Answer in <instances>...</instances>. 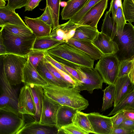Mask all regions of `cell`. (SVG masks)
<instances>
[{
  "instance_id": "8992f818",
  "label": "cell",
  "mask_w": 134,
  "mask_h": 134,
  "mask_svg": "<svg viewBox=\"0 0 134 134\" xmlns=\"http://www.w3.org/2000/svg\"><path fill=\"white\" fill-rule=\"evenodd\" d=\"M113 40L118 46L119 50L115 54L120 61L134 58V26L131 23H126L122 34H117Z\"/></svg>"
},
{
  "instance_id": "74e56055",
  "label": "cell",
  "mask_w": 134,
  "mask_h": 134,
  "mask_svg": "<svg viewBox=\"0 0 134 134\" xmlns=\"http://www.w3.org/2000/svg\"><path fill=\"white\" fill-rule=\"evenodd\" d=\"M45 51L33 49L28 55L30 62L36 69L40 62L44 58Z\"/></svg>"
},
{
  "instance_id": "6da1fadb",
  "label": "cell",
  "mask_w": 134,
  "mask_h": 134,
  "mask_svg": "<svg viewBox=\"0 0 134 134\" xmlns=\"http://www.w3.org/2000/svg\"><path fill=\"white\" fill-rule=\"evenodd\" d=\"M44 96L62 105H66L81 111L89 105L88 101L80 94L77 87H68L48 84L43 86Z\"/></svg>"
},
{
  "instance_id": "2e32d148",
  "label": "cell",
  "mask_w": 134,
  "mask_h": 134,
  "mask_svg": "<svg viewBox=\"0 0 134 134\" xmlns=\"http://www.w3.org/2000/svg\"><path fill=\"white\" fill-rule=\"evenodd\" d=\"M92 42L103 55L115 54L119 50L116 43L101 32H99Z\"/></svg>"
},
{
  "instance_id": "ee69618b",
  "label": "cell",
  "mask_w": 134,
  "mask_h": 134,
  "mask_svg": "<svg viewBox=\"0 0 134 134\" xmlns=\"http://www.w3.org/2000/svg\"><path fill=\"white\" fill-rule=\"evenodd\" d=\"M29 0H8L7 6L15 10L25 7Z\"/></svg>"
},
{
  "instance_id": "836d02e7",
  "label": "cell",
  "mask_w": 134,
  "mask_h": 134,
  "mask_svg": "<svg viewBox=\"0 0 134 134\" xmlns=\"http://www.w3.org/2000/svg\"><path fill=\"white\" fill-rule=\"evenodd\" d=\"M122 8L126 21L131 23L134 22V2L133 0H124Z\"/></svg>"
},
{
  "instance_id": "d590c367",
  "label": "cell",
  "mask_w": 134,
  "mask_h": 134,
  "mask_svg": "<svg viewBox=\"0 0 134 134\" xmlns=\"http://www.w3.org/2000/svg\"><path fill=\"white\" fill-rule=\"evenodd\" d=\"M114 19L116 25L117 34L121 35L126 23L123 11L122 5L118 7Z\"/></svg>"
},
{
  "instance_id": "30bf717a",
  "label": "cell",
  "mask_w": 134,
  "mask_h": 134,
  "mask_svg": "<svg viewBox=\"0 0 134 134\" xmlns=\"http://www.w3.org/2000/svg\"><path fill=\"white\" fill-rule=\"evenodd\" d=\"M61 105L59 103L49 99L44 96L39 123L56 126L57 114Z\"/></svg>"
},
{
  "instance_id": "1f68e13d",
  "label": "cell",
  "mask_w": 134,
  "mask_h": 134,
  "mask_svg": "<svg viewBox=\"0 0 134 134\" xmlns=\"http://www.w3.org/2000/svg\"><path fill=\"white\" fill-rule=\"evenodd\" d=\"M115 90L114 84L109 85L108 86L103 90L104 94L102 111H105L113 105L115 99Z\"/></svg>"
},
{
  "instance_id": "f35d334b",
  "label": "cell",
  "mask_w": 134,
  "mask_h": 134,
  "mask_svg": "<svg viewBox=\"0 0 134 134\" xmlns=\"http://www.w3.org/2000/svg\"><path fill=\"white\" fill-rule=\"evenodd\" d=\"M132 59L120 61L118 77L129 75L132 66Z\"/></svg>"
},
{
  "instance_id": "e0dca14e",
  "label": "cell",
  "mask_w": 134,
  "mask_h": 134,
  "mask_svg": "<svg viewBox=\"0 0 134 134\" xmlns=\"http://www.w3.org/2000/svg\"><path fill=\"white\" fill-rule=\"evenodd\" d=\"M23 82L25 85L33 84L42 87L48 85L31 64L28 57L24 69Z\"/></svg>"
},
{
  "instance_id": "816d5d0a",
  "label": "cell",
  "mask_w": 134,
  "mask_h": 134,
  "mask_svg": "<svg viewBox=\"0 0 134 134\" xmlns=\"http://www.w3.org/2000/svg\"><path fill=\"white\" fill-rule=\"evenodd\" d=\"M0 55L7 54L6 48L4 44L2 37L0 35Z\"/></svg>"
},
{
  "instance_id": "9a60e30c",
  "label": "cell",
  "mask_w": 134,
  "mask_h": 134,
  "mask_svg": "<svg viewBox=\"0 0 134 134\" xmlns=\"http://www.w3.org/2000/svg\"><path fill=\"white\" fill-rule=\"evenodd\" d=\"M114 85L115 90L114 107H115L134 90V83L128 75L118 77Z\"/></svg>"
},
{
  "instance_id": "8fae6325",
  "label": "cell",
  "mask_w": 134,
  "mask_h": 134,
  "mask_svg": "<svg viewBox=\"0 0 134 134\" xmlns=\"http://www.w3.org/2000/svg\"><path fill=\"white\" fill-rule=\"evenodd\" d=\"M108 1V0H101L76 24L97 28L98 22L107 8Z\"/></svg>"
},
{
  "instance_id": "d6a6232c",
  "label": "cell",
  "mask_w": 134,
  "mask_h": 134,
  "mask_svg": "<svg viewBox=\"0 0 134 134\" xmlns=\"http://www.w3.org/2000/svg\"><path fill=\"white\" fill-rule=\"evenodd\" d=\"M46 5L48 7L53 22L52 29L59 24L60 3L62 0H46Z\"/></svg>"
},
{
  "instance_id": "9c48e42d",
  "label": "cell",
  "mask_w": 134,
  "mask_h": 134,
  "mask_svg": "<svg viewBox=\"0 0 134 134\" xmlns=\"http://www.w3.org/2000/svg\"><path fill=\"white\" fill-rule=\"evenodd\" d=\"M25 124L24 115L0 110V134H18Z\"/></svg>"
},
{
  "instance_id": "7c38bea8",
  "label": "cell",
  "mask_w": 134,
  "mask_h": 134,
  "mask_svg": "<svg viewBox=\"0 0 134 134\" xmlns=\"http://www.w3.org/2000/svg\"><path fill=\"white\" fill-rule=\"evenodd\" d=\"M18 111L22 115H27L33 117L36 109L35 105L28 85H25L20 89L18 97Z\"/></svg>"
},
{
  "instance_id": "484cf974",
  "label": "cell",
  "mask_w": 134,
  "mask_h": 134,
  "mask_svg": "<svg viewBox=\"0 0 134 134\" xmlns=\"http://www.w3.org/2000/svg\"><path fill=\"white\" fill-rule=\"evenodd\" d=\"M36 69L40 75L47 82L48 84L69 87L53 74L47 67L44 61V57L38 65Z\"/></svg>"
},
{
  "instance_id": "5b68a950",
  "label": "cell",
  "mask_w": 134,
  "mask_h": 134,
  "mask_svg": "<svg viewBox=\"0 0 134 134\" xmlns=\"http://www.w3.org/2000/svg\"><path fill=\"white\" fill-rule=\"evenodd\" d=\"M27 57L12 54L3 55L4 71L10 83L16 85L23 82L24 69Z\"/></svg>"
},
{
  "instance_id": "7bdbcfd3",
  "label": "cell",
  "mask_w": 134,
  "mask_h": 134,
  "mask_svg": "<svg viewBox=\"0 0 134 134\" xmlns=\"http://www.w3.org/2000/svg\"><path fill=\"white\" fill-rule=\"evenodd\" d=\"M38 18L51 26L52 28L53 22L52 17L48 7L46 5L43 13Z\"/></svg>"
},
{
  "instance_id": "d4e9b609",
  "label": "cell",
  "mask_w": 134,
  "mask_h": 134,
  "mask_svg": "<svg viewBox=\"0 0 134 134\" xmlns=\"http://www.w3.org/2000/svg\"><path fill=\"white\" fill-rule=\"evenodd\" d=\"M99 32L97 28L81 25L76 29L75 34L71 38L92 42Z\"/></svg>"
},
{
  "instance_id": "e575fe53",
  "label": "cell",
  "mask_w": 134,
  "mask_h": 134,
  "mask_svg": "<svg viewBox=\"0 0 134 134\" xmlns=\"http://www.w3.org/2000/svg\"><path fill=\"white\" fill-rule=\"evenodd\" d=\"M101 0H89L86 4L72 17L70 19L77 24L85 14Z\"/></svg>"
},
{
  "instance_id": "60d3db41",
  "label": "cell",
  "mask_w": 134,
  "mask_h": 134,
  "mask_svg": "<svg viewBox=\"0 0 134 134\" xmlns=\"http://www.w3.org/2000/svg\"><path fill=\"white\" fill-rule=\"evenodd\" d=\"M44 57L48 61L56 68L65 72L71 76L76 82L77 85V86H78V83L77 81L71 76L59 62L53 58L47 53L46 51L45 52Z\"/></svg>"
},
{
  "instance_id": "cb8c5ba5",
  "label": "cell",
  "mask_w": 134,
  "mask_h": 134,
  "mask_svg": "<svg viewBox=\"0 0 134 134\" xmlns=\"http://www.w3.org/2000/svg\"><path fill=\"white\" fill-rule=\"evenodd\" d=\"M89 0H69L62 9L60 14L62 20H70L80 10Z\"/></svg>"
},
{
  "instance_id": "ab89813d",
  "label": "cell",
  "mask_w": 134,
  "mask_h": 134,
  "mask_svg": "<svg viewBox=\"0 0 134 134\" xmlns=\"http://www.w3.org/2000/svg\"><path fill=\"white\" fill-rule=\"evenodd\" d=\"M44 61L47 67L57 78L69 87L75 86L67 81L59 72L56 68L48 61L44 57Z\"/></svg>"
},
{
  "instance_id": "f907efd6",
  "label": "cell",
  "mask_w": 134,
  "mask_h": 134,
  "mask_svg": "<svg viewBox=\"0 0 134 134\" xmlns=\"http://www.w3.org/2000/svg\"><path fill=\"white\" fill-rule=\"evenodd\" d=\"M122 110L126 119L134 120V109H128Z\"/></svg>"
},
{
  "instance_id": "4316f807",
  "label": "cell",
  "mask_w": 134,
  "mask_h": 134,
  "mask_svg": "<svg viewBox=\"0 0 134 134\" xmlns=\"http://www.w3.org/2000/svg\"><path fill=\"white\" fill-rule=\"evenodd\" d=\"M110 12L109 10L106 13L101 27V32L109 36L113 40L117 34L116 24L112 17L110 16Z\"/></svg>"
},
{
  "instance_id": "44dd1931",
  "label": "cell",
  "mask_w": 134,
  "mask_h": 134,
  "mask_svg": "<svg viewBox=\"0 0 134 134\" xmlns=\"http://www.w3.org/2000/svg\"><path fill=\"white\" fill-rule=\"evenodd\" d=\"M8 24L28 27L15 10L7 6L0 7V26Z\"/></svg>"
},
{
  "instance_id": "7a4b0ae2",
  "label": "cell",
  "mask_w": 134,
  "mask_h": 134,
  "mask_svg": "<svg viewBox=\"0 0 134 134\" xmlns=\"http://www.w3.org/2000/svg\"><path fill=\"white\" fill-rule=\"evenodd\" d=\"M51 56L86 67L93 68L94 60L79 49L64 42L46 51Z\"/></svg>"
},
{
  "instance_id": "db71d44e",
  "label": "cell",
  "mask_w": 134,
  "mask_h": 134,
  "mask_svg": "<svg viewBox=\"0 0 134 134\" xmlns=\"http://www.w3.org/2000/svg\"><path fill=\"white\" fill-rule=\"evenodd\" d=\"M67 4V2L61 1L60 3V6L62 7H64Z\"/></svg>"
},
{
  "instance_id": "603a6c76",
  "label": "cell",
  "mask_w": 134,
  "mask_h": 134,
  "mask_svg": "<svg viewBox=\"0 0 134 134\" xmlns=\"http://www.w3.org/2000/svg\"><path fill=\"white\" fill-rule=\"evenodd\" d=\"M35 105L36 111L34 117V121L39 122L41 113L43 100L44 96L43 87L30 84L28 85Z\"/></svg>"
},
{
  "instance_id": "f1b7e54d",
  "label": "cell",
  "mask_w": 134,
  "mask_h": 134,
  "mask_svg": "<svg viewBox=\"0 0 134 134\" xmlns=\"http://www.w3.org/2000/svg\"><path fill=\"white\" fill-rule=\"evenodd\" d=\"M63 42L45 37L36 38L34 43L33 49L46 51Z\"/></svg>"
},
{
  "instance_id": "681fc988",
  "label": "cell",
  "mask_w": 134,
  "mask_h": 134,
  "mask_svg": "<svg viewBox=\"0 0 134 134\" xmlns=\"http://www.w3.org/2000/svg\"><path fill=\"white\" fill-rule=\"evenodd\" d=\"M110 134H134V132L119 127L113 128Z\"/></svg>"
},
{
  "instance_id": "7402d4cb",
  "label": "cell",
  "mask_w": 134,
  "mask_h": 134,
  "mask_svg": "<svg viewBox=\"0 0 134 134\" xmlns=\"http://www.w3.org/2000/svg\"><path fill=\"white\" fill-rule=\"evenodd\" d=\"M78 110L72 107L61 105L57 114L56 126L59 131L62 126L73 123V120Z\"/></svg>"
},
{
  "instance_id": "9f6ffc18",
  "label": "cell",
  "mask_w": 134,
  "mask_h": 134,
  "mask_svg": "<svg viewBox=\"0 0 134 134\" xmlns=\"http://www.w3.org/2000/svg\"><path fill=\"white\" fill-rule=\"evenodd\" d=\"M4 0L5 1H8V0Z\"/></svg>"
},
{
  "instance_id": "11a10c76",
  "label": "cell",
  "mask_w": 134,
  "mask_h": 134,
  "mask_svg": "<svg viewBox=\"0 0 134 134\" xmlns=\"http://www.w3.org/2000/svg\"><path fill=\"white\" fill-rule=\"evenodd\" d=\"M6 3L4 0H0V7L5 6Z\"/></svg>"
},
{
  "instance_id": "8d00e7d4",
  "label": "cell",
  "mask_w": 134,
  "mask_h": 134,
  "mask_svg": "<svg viewBox=\"0 0 134 134\" xmlns=\"http://www.w3.org/2000/svg\"><path fill=\"white\" fill-rule=\"evenodd\" d=\"M61 132L66 134H88L74 123L62 127L60 130V132Z\"/></svg>"
},
{
  "instance_id": "ac0fdd59",
  "label": "cell",
  "mask_w": 134,
  "mask_h": 134,
  "mask_svg": "<svg viewBox=\"0 0 134 134\" xmlns=\"http://www.w3.org/2000/svg\"><path fill=\"white\" fill-rule=\"evenodd\" d=\"M59 133L56 126L40 124L34 121L26 123L18 134H56Z\"/></svg>"
},
{
  "instance_id": "52a82bcc",
  "label": "cell",
  "mask_w": 134,
  "mask_h": 134,
  "mask_svg": "<svg viewBox=\"0 0 134 134\" xmlns=\"http://www.w3.org/2000/svg\"><path fill=\"white\" fill-rule=\"evenodd\" d=\"M120 61L115 54L103 55L95 65V68L101 76L103 82L114 85L118 78Z\"/></svg>"
},
{
  "instance_id": "6f0895ef",
  "label": "cell",
  "mask_w": 134,
  "mask_h": 134,
  "mask_svg": "<svg viewBox=\"0 0 134 134\" xmlns=\"http://www.w3.org/2000/svg\"><path fill=\"white\" fill-rule=\"evenodd\" d=\"M133 1L134 2V0H133Z\"/></svg>"
},
{
  "instance_id": "b9f144b4",
  "label": "cell",
  "mask_w": 134,
  "mask_h": 134,
  "mask_svg": "<svg viewBox=\"0 0 134 134\" xmlns=\"http://www.w3.org/2000/svg\"><path fill=\"white\" fill-rule=\"evenodd\" d=\"M110 117L113 129L119 127L126 119L123 110L115 114Z\"/></svg>"
},
{
  "instance_id": "3957f363",
  "label": "cell",
  "mask_w": 134,
  "mask_h": 134,
  "mask_svg": "<svg viewBox=\"0 0 134 134\" xmlns=\"http://www.w3.org/2000/svg\"><path fill=\"white\" fill-rule=\"evenodd\" d=\"M0 56V109L17 115H20L18 111L19 96L17 92L6 77L4 68L3 56Z\"/></svg>"
},
{
  "instance_id": "ba28073f",
  "label": "cell",
  "mask_w": 134,
  "mask_h": 134,
  "mask_svg": "<svg viewBox=\"0 0 134 134\" xmlns=\"http://www.w3.org/2000/svg\"><path fill=\"white\" fill-rule=\"evenodd\" d=\"M75 67L80 78L81 83L77 87L80 91L86 90L92 94L95 89H102L103 81L96 69L77 64Z\"/></svg>"
},
{
  "instance_id": "bcb514c9",
  "label": "cell",
  "mask_w": 134,
  "mask_h": 134,
  "mask_svg": "<svg viewBox=\"0 0 134 134\" xmlns=\"http://www.w3.org/2000/svg\"><path fill=\"white\" fill-rule=\"evenodd\" d=\"M59 63L71 76L77 81L78 83V86H79L81 83V80L79 75L76 70L70 66L61 63Z\"/></svg>"
},
{
  "instance_id": "83f0119b",
  "label": "cell",
  "mask_w": 134,
  "mask_h": 134,
  "mask_svg": "<svg viewBox=\"0 0 134 134\" xmlns=\"http://www.w3.org/2000/svg\"><path fill=\"white\" fill-rule=\"evenodd\" d=\"M73 123L84 130L88 134H95L88 117V114L78 111L73 120Z\"/></svg>"
},
{
  "instance_id": "ffe728a7",
  "label": "cell",
  "mask_w": 134,
  "mask_h": 134,
  "mask_svg": "<svg viewBox=\"0 0 134 134\" xmlns=\"http://www.w3.org/2000/svg\"><path fill=\"white\" fill-rule=\"evenodd\" d=\"M67 43L79 49L94 60L99 59L103 55L91 41L70 38Z\"/></svg>"
},
{
  "instance_id": "7dc6e473",
  "label": "cell",
  "mask_w": 134,
  "mask_h": 134,
  "mask_svg": "<svg viewBox=\"0 0 134 134\" xmlns=\"http://www.w3.org/2000/svg\"><path fill=\"white\" fill-rule=\"evenodd\" d=\"M119 127L134 132V120L126 119L118 127Z\"/></svg>"
},
{
  "instance_id": "f5cc1de1",
  "label": "cell",
  "mask_w": 134,
  "mask_h": 134,
  "mask_svg": "<svg viewBox=\"0 0 134 134\" xmlns=\"http://www.w3.org/2000/svg\"><path fill=\"white\" fill-rule=\"evenodd\" d=\"M132 66L128 75L132 81L134 83V58L132 59Z\"/></svg>"
},
{
  "instance_id": "5bb4252c",
  "label": "cell",
  "mask_w": 134,
  "mask_h": 134,
  "mask_svg": "<svg viewBox=\"0 0 134 134\" xmlns=\"http://www.w3.org/2000/svg\"><path fill=\"white\" fill-rule=\"evenodd\" d=\"M88 117L95 134H110L113 127L110 117L96 112L88 113Z\"/></svg>"
},
{
  "instance_id": "4dcf8cb0",
  "label": "cell",
  "mask_w": 134,
  "mask_h": 134,
  "mask_svg": "<svg viewBox=\"0 0 134 134\" xmlns=\"http://www.w3.org/2000/svg\"><path fill=\"white\" fill-rule=\"evenodd\" d=\"M1 28L10 34L20 37L29 36L33 34L32 32L28 27L8 24Z\"/></svg>"
},
{
  "instance_id": "4fadbf2b",
  "label": "cell",
  "mask_w": 134,
  "mask_h": 134,
  "mask_svg": "<svg viewBox=\"0 0 134 134\" xmlns=\"http://www.w3.org/2000/svg\"><path fill=\"white\" fill-rule=\"evenodd\" d=\"M81 25L73 23L70 19L67 22L53 29L49 35L44 37L67 42L74 36L76 29Z\"/></svg>"
},
{
  "instance_id": "f546056e",
  "label": "cell",
  "mask_w": 134,
  "mask_h": 134,
  "mask_svg": "<svg viewBox=\"0 0 134 134\" xmlns=\"http://www.w3.org/2000/svg\"><path fill=\"white\" fill-rule=\"evenodd\" d=\"M134 109V90L128 94L116 106L108 115H114L124 110Z\"/></svg>"
},
{
  "instance_id": "f6af8a7d",
  "label": "cell",
  "mask_w": 134,
  "mask_h": 134,
  "mask_svg": "<svg viewBox=\"0 0 134 134\" xmlns=\"http://www.w3.org/2000/svg\"><path fill=\"white\" fill-rule=\"evenodd\" d=\"M122 5L121 0H111L109 10L112 13L113 19L118 7Z\"/></svg>"
},
{
  "instance_id": "c3c4849f",
  "label": "cell",
  "mask_w": 134,
  "mask_h": 134,
  "mask_svg": "<svg viewBox=\"0 0 134 134\" xmlns=\"http://www.w3.org/2000/svg\"><path fill=\"white\" fill-rule=\"evenodd\" d=\"M42 0H29L25 6V11H32L38 6L40 2Z\"/></svg>"
},
{
  "instance_id": "d6986e66",
  "label": "cell",
  "mask_w": 134,
  "mask_h": 134,
  "mask_svg": "<svg viewBox=\"0 0 134 134\" xmlns=\"http://www.w3.org/2000/svg\"><path fill=\"white\" fill-rule=\"evenodd\" d=\"M24 20L26 25L36 38L49 36L52 30L51 26L38 18H32L25 16Z\"/></svg>"
},
{
  "instance_id": "277c9868",
  "label": "cell",
  "mask_w": 134,
  "mask_h": 134,
  "mask_svg": "<svg viewBox=\"0 0 134 134\" xmlns=\"http://www.w3.org/2000/svg\"><path fill=\"white\" fill-rule=\"evenodd\" d=\"M2 37L7 54H12L27 57L33 49L36 37L34 35L21 37L10 34L1 28Z\"/></svg>"
}]
</instances>
